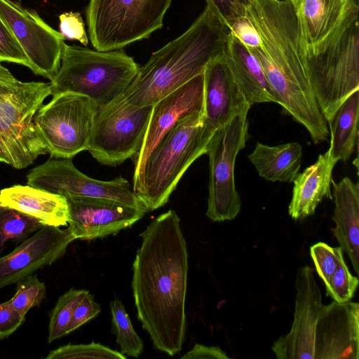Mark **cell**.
Listing matches in <instances>:
<instances>
[{"label": "cell", "mask_w": 359, "mask_h": 359, "mask_svg": "<svg viewBox=\"0 0 359 359\" xmlns=\"http://www.w3.org/2000/svg\"><path fill=\"white\" fill-rule=\"evenodd\" d=\"M140 236L132 279L137 316L154 346L174 356L182 349L187 328L188 251L180 218L169 210Z\"/></svg>", "instance_id": "obj_1"}, {"label": "cell", "mask_w": 359, "mask_h": 359, "mask_svg": "<svg viewBox=\"0 0 359 359\" xmlns=\"http://www.w3.org/2000/svg\"><path fill=\"white\" fill-rule=\"evenodd\" d=\"M247 16L262 42V47L248 49L262 66L277 104L306 128L315 144L327 140L329 130L313 94L290 0H252Z\"/></svg>", "instance_id": "obj_2"}, {"label": "cell", "mask_w": 359, "mask_h": 359, "mask_svg": "<svg viewBox=\"0 0 359 359\" xmlns=\"http://www.w3.org/2000/svg\"><path fill=\"white\" fill-rule=\"evenodd\" d=\"M229 33L206 6L185 32L152 53L123 98L134 107L154 105L202 74L207 64L223 52Z\"/></svg>", "instance_id": "obj_3"}, {"label": "cell", "mask_w": 359, "mask_h": 359, "mask_svg": "<svg viewBox=\"0 0 359 359\" xmlns=\"http://www.w3.org/2000/svg\"><path fill=\"white\" fill-rule=\"evenodd\" d=\"M50 95V82L21 81L0 64V162L22 169L48 153L34 116Z\"/></svg>", "instance_id": "obj_4"}, {"label": "cell", "mask_w": 359, "mask_h": 359, "mask_svg": "<svg viewBox=\"0 0 359 359\" xmlns=\"http://www.w3.org/2000/svg\"><path fill=\"white\" fill-rule=\"evenodd\" d=\"M214 134L205 126L201 111L180 118L163 136L146 161L138 195L148 212L168 202L184 172L206 154Z\"/></svg>", "instance_id": "obj_5"}, {"label": "cell", "mask_w": 359, "mask_h": 359, "mask_svg": "<svg viewBox=\"0 0 359 359\" xmlns=\"http://www.w3.org/2000/svg\"><path fill=\"white\" fill-rule=\"evenodd\" d=\"M140 67L122 50L101 52L65 44L60 69L50 81L51 95L74 93L103 107L126 92Z\"/></svg>", "instance_id": "obj_6"}, {"label": "cell", "mask_w": 359, "mask_h": 359, "mask_svg": "<svg viewBox=\"0 0 359 359\" xmlns=\"http://www.w3.org/2000/svg\"><path fill=\"white\" fill-rule=\"evenodd\" d=\"M172 0H89L88 30L101 52L121 50L163 27Z\"/></svg>", "instance_id": "obj_7"}, {"label": "cell", "mask_w": 359, "mask_h": 359, "mask_svg": "<svg viewBox=\"0 0 359 359\" xmlns=\"http://www.w3.org/2000/svg\"><path fill=\"white\" fill-rule=\"evenodd\" d=\"M310 82L326 121L359 90V27L354 19L341 38L323 55L307 61Z\"/></svg>", "instance_id": "obj_8"}, {"label": "cell", "mask_w": 359, "mask_h": 359, "mask_svg": "<svg viewBox=\"0 0 359 359\" xmlns=\"http://www.w3.org/2000/svg\"><path fill=\"white\" fill-rule=\"evenodd\" d=\"M97 109L89 97L71 92L41 107L34 123L50 157L72 158L88 150Z\"/></svg>", "instance_id": "obj_9"}, {"label": "cell", "mask_w": 359, "mask_h": 359, "mask_svg": "<svg viewBox=\"0 0 359 359\" xmlns=\"http://www.w3.org/2000/svg\"><path fill=\"white\" fill-rule=\"evenodd\" d=\"M248 113L236 116L218 129L211 138L206 154L209 158V184L206 215L212 222L233 219L241 201L234 180L235 162L248 138Z\"/></svg>", "instance_id": "obj_10"}, {"label": "cell", "mask_w": 359, "mask_h": 359, "mask_svg": "<svg viewBox=\"0 0 359 359\" xmlns=\"http://www.w3.org/2000/svg\"><path fill=\"white\" fill-rule=\"evenodd\" d=\"M153 105L134 107L122 95L98 107L88 151L100 163L116 166L132 158L143 142Z\"/></svg>", "instance_id": "obj_11"}, {"label": "cell", "mask_w": 359, "mask_h": 359, "mask_svg": "<svg viewBox=\"0 0 359 359\" xmlns=\"http://www.w3.org/2000/svg\"><path fill=\"white\" fill-rule=\"evenodd\" d=\"M27 185L59 194L65 198L81 196L112 199L147 212L130 183L122 176L102 181L79 171L72 158H50L29 170Z\"/></svg>", "instance_id": "obj_12"}, {"label": "cell", "mask_w": 359, "mask_h": 359, "mask_svg": "<svg viewBox=\"0 0 359 359\" xmlns=\"http://www.w3.org/2000/svg\"><path fill=\"white\" fill-rule=\"evenodd\" d=\"M0 17L25 52L29 69L52 81L60 67L65 36L20 2L0 0Z\"/></svg>", "instance_id": "obj_13"}, {"label": "cell", "mask_w": 359, "mask_h": 359, "mask_svg": "<svg viewBox=\"0 0 359 359\" xmlns=\"http://www.w3.org/2000/svg\"><path fill=\"white\" fill-rule=\"evenodd\" d=\"M306 62L323 55L358 18L359 0H290Z\"/></svg>", "instance_id": "obj_14"}, {"label": "cell", "mask_w": 359, "mask_h": 359, "mask_svg": "<svg viewBox=\"0 0 359 359\" xmlns=\"http://www.w3.org/2000/svg\"><path fill=\"white\" fill-rule=\"evenodd\" d=\"M203 72L153 105L143 142L132 158L135 165L133 190L137 196L142 189L144 165L151 152L180 118L203 111Z\"/></svg>", "instance_id": "obj_15"}, {"label": "cell", "mask_w": 359, "mask_h": 359, "mask_svg": "<svg viewBox=\"0 0 359 359\" xmlns=\"http://www.w3.org/2000/svg\"><path fill=\"white\" fill-rule=\"evenodd\" d=\"M295 288L291 330L274 341L271 350L278 359H314L316 327L325 304L311 267L298 269Z\"/></svg>", "instance_id": "obj_16"}, {"label": "cell", "mask_w": 359, "mask_h": 359, "mask_svg": "<svg viewBox=\"0 0 359 359\" xmlns=\"http://www.w3.org/2000/svg\"><path fill=\"white\" fill-rule=\"evenodd\" d=\"M75 239L69 227L44 226L12 252L0 257V289L51 265Z\"/></svg>", "instance_id": "obj_17"}, {"label": "cell", "mask_w": 359, "mask_h": 359, "mask_svg": "<svg viewBox=\"0 0 359 359\" xmlns=\"http://www.w3.org/2000/svg\"><path fill=\"white\" fill-rule=\"evenodd\" d=\"M68 227L76 239L92 240L116 234L141 219L146 212L102 198H66Z\"/></svg>", "instance_id": "obj_18"}, {"label": "cell", "mask_w": 359, "mask_h": 359, "mask_svg": "<svg viewBox=\"0 0 359 359\" xmlns=\"http://www.w3.org/2000/svg\"><path fill=\"white\" fill-rule=\"evenodd\" d=\"M358 358V303L325 305L316 327L314 359Z\"/></svg>", "instance_id": "obj_19"}, {"label": "cell", "mask_w": 359, "mask_h": 359, "mask_svg": "<svg viewBox=\"0 0 359 359\" xmlns=\"http://www.w3.org/2000/svg\"><path fill=\"white\" fill-rule=\"evenodd\" d=\"M203 74V121L214 134L236 116L248 112L250 105L239 88L222 53L207 64Z\"/></svg>", "instance_id": "obj_20"}, {"label": "cell", "mask_w": 359, "mask_h": 359, "mask_svg": "<svg viewBox=\"0 0 359 359\" xmlns=\"http://www.w3.org/2000/svg\"><path fill=\"white\" fill-rule=\"evenodd\" d=\"M0 203L38 219L46 226H64L69 222L67 198L29 185L0 191Z\"/></svg>", "instance_id": "obj_21"}, {"label": "cell", "mask_w": 359, "mask_h": 359, "mask_svg": "<svg viewBox=\"0 0 359 359\" xmlns=\"http://www.w3.org/2000/svg\"><path fill=\"white\" fill-rule=\"evenodd\" d=\"M226 64L246 101L277 103L259 62L230 31L222 52Z\"/></svg>", "instance_id": "obj_22"}, {"label": "cell", "mask_w": 359, "mask_h": 359, "mask_svg": "<svg viewBox=\"0 0 359 359\" xmlns=\"http://www.w3.org/2000/svg\"><path fill=\"white\" fill-rule=\"evenodd\" d=\"M335 208L332 229L343 252L348 256L359 274V185L346 177L339 182L332 181Z\"/></svg>", "instance_id": "obj_23"}, {"label": "cell", "mask_w": 359, "mask_h": 359, "mask_svg": "<svg viewBox=\"0 0 359 359\" xmlns=\"http://www.w3.org/2000/svg\"><path fill=\"white\" fill-rule=\"evenodd\" d=\"M336 163L326 151L296 176L288 207L289 215L292 219H299L311 216L324 198H333L330 185L332 170Z\"/></svg>", "instance_id": "obj_24"}, {"label": "cell", "mask_w": 359, "mask_h": 359, "mask_svg": "<svg viewBox=\"0 0 359 359\" xmlns=\"http://www.w3.org/2000/svg\"><path fill=\"white\" fill-rule=\"evenodd\" d=\"M302 147L297 142L269 146L260 142L248 156L259 176L271 182H292L302 163Z\"/></svg>", "instance_id": "obj_25"}, {"label": "cell", "mask_w": 359, "mask_h": 359, "mask_svg": "<svg viewBox=\"0 0 359 359\" xmlns=\"http://www.w3.org/2000/svg\"><path fill=\"white\" fill-rule=\"evenodd\" d=\"M359 90L351 94L327 123L330 145L327 151L335 162L346 161L354 151L358 137Z\"/></svg>", "instance_id": "obj_26"}, {"label": "cell", "mask_w": 359, "mask_h": 359, "mask_svg": "<svg viewBox=\"0 0 359 359\" xmlns=\"http://www.w3.org/2000/svg\"><path fill=\"white\" fill-rule=\"evenodd\" d=\"M44 226L38 219L0 203V255L9 242L21 243Z\"/></svg>", "instance_id": "obj_27"}, {"label": "cell", "mask_w": 359, "mask_h": 359, "mask_svg": "<svg viewBox=\"0 0 359 359\" xmlns=\"http://www.w3.org/2000/svg\"><path fill=\"white\" fill-rule=\"evenodd\" d=\"M109 307L112 331L122 353L138 358L143 351V341L134 330L122 302L115 299L110 302Z\"/></svg>", "instance_id": "obj_28"}, {"label": "cell", "mask_w": 359, "mask_h": 359, "mask_svg": "<svg viewBox=\"0 0 359 359\" xmlns=\"http://www.w3.org/2000/svg\"><path fill=\"white\" fill-rule=\"evenodd\" d=\"M84 291L85 290H76L72 287L58 298L50 313L48 325V343L67 334V330L74 309Z\"/></svg>", "instance_id": "obj_29"}, {"label": "cell", "mask_w": 359, "mask_h": 359, "mask_svg": "<svg viewBox=\"0 0 359 359\" xmlns=\"http://www.w3.org/2000/svg\"><path fill=\"white\" fill-rule=\"evenodd\" d=\"M46 359H126L122 353L94 341L87 344H68L52 350Z\"/></svg>", "instance_id": "obj_30"}, {"label": "cell", "mask_w": 359, "mask_h": 359, "mask_svg": "<svg viewBox=\"0 0 359 359\" xmlns=\"http://www.w3.org/2000/svg\"><path fill=\"white\" fill-rule=\"evenodd\" d=\"M46 287L34 274H31L18 282L15 295L9 300L12 306L22 314L41 304L46 294Z\"/></svg>", "instance_id": "obj_31"}, {"label": "cell", "mask_w": 359, "mask_h": 359, "mask_svg": "<svg viewBox=\"0 0 359 359\" xmlns=\"http://www.w3.org/2000/svg\"><path fill=\"white\" fill-rule=\"evenodd\" d=\"M358 278L352 275L342 258L334 273L325 283L327 296L337 303L351 300L358 285Z\"/></svg>", "instance_id": "obj_32"}, {"label": "cell", "mask_w": 359, "mask_h": 359, "mask_svg": "<svg viewBox=\"0 0 359 359\" xmlns=\"http://www.w3.org/2000/svg\"><path fill=\"white\" fill-rule=\"evenodd\" d=\"M310 254L316 271L324 284L326 283L337 269L343 256L341 247H331L318 242L310 248Z\"/></svg>", "instance_id": "obj_33"}, {"label": "cell", "mask_w": 359, "mask_h": 359, "mask_svg": "<svg viewBox=\"0 0 359 359\" xmlns=\"http://www.w3.org/2000/svg\"><path fill=\"white\" fill-rule=\"evenodd\" d=\"M0 62H8L30 68L27 57L6 22L0 17Z\"/></svg>", "instance_id": "obj_34"}, {"label": "cell", "mask_w": 359, "mask_h": 359, "mask_svg": "<svg viewBox=\"0 0 359 359\" xmlns=\"http://www.w3.org/2000/svg\"><path fill=\"white\" fill-rule=\"evenodd\" d=\"M252 0H206L207 7L229 28L245 17Z\"/></svg>", "instance_id": "obj_35"}, {"label": "cell", "mask_w": 359, "mask_h": 359, "mask_svg": "<svg viewBox=\"0 0 359 359\" xmlns=\"http://www.w3.org/2000/svg\"><path fill=\"white\" fill-rule=\"evenodd\" d=\"M100 312V305L95 302L90 292L85 290L74 309L67 330V334L95 318Z\"/></svg>", "instance_id": "obj_36"}, {"label": "cell", "mask_w": 359, "mask_h": 359, "mask_svg": "<svg viewBox=\"0 0 359 359\" xmlns=\"http://www.w3.org/2000/svg\"><path fill=\"white\" fill-rule=\"evenodd\" d=\"M60 32L65 39L76 40L84 46L88 43L85 24L81 14L78 12L63 13L59 16Z\"/></svg>", "instance_id": "obj_37"}, {"label": "cell", "mask_w": 359, "mask_h": 359, "mask_svg": "<svg viewBox=\"0 0 359 359\" xmlns=\"http://www.w3.org/2000/svg\"><path fill=\"white\" fill-rule=\"evenodd\" d=\"M229 29L248 48L262 47L260 35L247 15L236 20Z\"/></svg>", "instance_id": "obj_38"}, {"label": "cell", "mask_w": 359, "mask_h": 359, "mask_svg": "<svg viewBox=\"0 0 359 359\" xmlns=\"http://www.w3.org/2000/svg\"><path fill=\"white\" fill-rule=\"evenodd\" d=\"M25 316L7 301L0 304V339L13 334L24 322Z\"/></svg>", "instance_id": "obj_39"}, {"label": "cell", "mask_w": 359, "mask_h": 359, "mask_svg": "<svg viewBox=\"0 0 359 359\" xmlns=\"http://www.w3.org/2000/svg\"><path fill=\"white\" fill-rule=\"evenodd\" d=\"M226 353L218 346H208L196 344L181 359H229Z\"/></svg>", "instance_id": "obj_40"}, {"label": "cell", "mask_w": 359, "mask_h": 359, "mask_svg": "<svg viewBox=\"0 0 359 359\" xmlns=\"http://www.w3.org/2000/svg\"><path fill=\"white\" fill-rule=\"evenodd\" d=\"M343 1H353V0H341Z\"/></svg>", "instance_id": "obj_41"}]
</instances>
